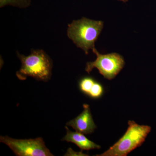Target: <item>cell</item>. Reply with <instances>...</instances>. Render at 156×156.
<instances>
[{
    "label": "cell",
    "mask_w": 156,
    "mask_h": 156,
    "mask_svg": "<svg viewBox=\"0 0 156 156\" xmlns=\"http://www.w3.org/2000/svg\"><path fill=\"white\" fill-rule=\"evenodd\" d=\"M104 22L83 17L69 24L67 35L78 48L88 54L95 48V43L103 29Z\"/></svg>",
    "instance_id": "cell-1"
},
{
    "label": "cell",
    "mask_w": 156,
    "mask_h": 156,
    "mask_svg": "<svg viewBox=\"0 0 156 156\" xmlns=\"http://www.w3.org/2000/svg\"><path fill=\"white\" fill-rule=\"evenodd\" d=\"M22 66L16 73L21 80L31 77L38 80L47 81L51 75L52 63L50 58L42 50H34L28 56L18 53Z\"/></svg>",
    "instance_id": "cell-2"
},
{
    "label": "cell",
    "mask_w": 156,
    "mask_h": 156,
    "mask_svg": "<svg viewBox=\"0 0 156 156\" xmlns=\"http://www.w3.org/2000/svg\"><path fill=\"white\" fill-rule=\"evenodd\" d=\"M124 135L108 150L98 156H126L136 148L140 146L151 132L150 126L139 125L129 121Z\"/></svg>",
    "instance_id": "cell-3"
},
{
    "label": "cell",
    "mask_w": 156,
    "mask_h": 156,
    "mask_svg": "<svg viewBox=\"0 0 156 156\" xmlns=\"http://www.w3.org/2000/svg\"><path fill=\"white\" fill-rule=\"evenodd\" d=\"M97 56L95 61L87 62L86 71L89 73L94 68L105 79L112 80L122 69L125 65V60L119 53H114L101 54L95 48L92 50Z\"/></svg>",
    "instance_id": "cell-4"
},
{
    "label": "cell",
    "mask_w": 156,
    "mask_h": 156,
    "mask_svg": "<svg viewBox=\"0 0 156 156\" xmlns=\"http://www.w3.org/2000/svg\"><path fill=\"white\" fill-rule=\"evenodd\" d=\"M1 142L8 145L16 156H53L41 137L35 139H17L1 136Z\"/></svg>",
    "instance_id": "cell-5"
},
{
    "label": "cell",
    "mask_w": 156,
    "mask_h": 156,
    "mask_svg": "<svg viewBox=\"0 0 156 156\" xmlns=\"http://www.w3.org/2000/svg\"><path fill=\"white\" fill-rule=\"evenodd\" d=\"M83 111L75 119L69 121L66 126L71 127L76 131L83 134H92L96 128L89 105L84 104Z\"/></svg>",
    "instance_id": "cell-6"
},
{
    "label": "cell",
    "mask_w": 156,
    "mask_h": 156,
    "mask_svg": "<svg viewBox=\"0 0 156 156\" xmlns=\"http://www.w3.org/2000/svg\"><path fill=\"white\" fill-rule=\"evenodd\" d=\"M65 128L67 133L62 139L63 141L75 144L82 151L100 148V146L89 140L86 136H84L83 134L76 131V132L71 131L66 126Z\"/></svg>",
    "instance_id": "cell-7"
},
{
    "label": "cell",
    "mask_w": 156,
    "mask_h": 156,
    "mask_svg": "<svg viewBox=\"0 0 156 156\" xmlns=\"http://www.w3.org/2000/svg\"><path fill=\"white\" fill-rule=\"evenodd\" d=\"M30 0H0V7L7 5L19 7L20 8H27L30 5Z\"/></svg>",
    "instance_id": "cell-8"
},
{
    "label": "cell",
    "mask_w": 156,
    "mask_h": 156,
    "mask_svg": "<svg viewBox=\"0 0 156 156\" xmlns=\"http://www.w3.org/2000/svg\"><path fill=\"white\" fill-rule=\"evenodd\" d=\"M95 81L92 78L87 77L82 79L80 82V88L82 92L88 95Z\"/></svg>",
    "instance_id": "cell-9"
},
{
    "label": "cell",
    "mask_w": 156,
    "mask_h": 156,
    "mask_svg": "<svg viewBox=\"0 0 156 156\" xmlns=\"http://www.w3.org/2000/svg\"><path fill=\"white\" fill-rule=\"evenodd\" d=\"M103 93V88L99 83L95 82L88 94L90 97L97 98L101 97Z\"/></svg>",
    "instance_id": "cell-10"
},
{
    "label": "cell",
    "mask_w": 156,
    "mask_h": 156,
    "mask_svg": "<svg viewBox=\"0 0 156 156\" xmlns=\"http://www.w3.org/2000/svg\"><path fill=\"white\" fill-rule=\"evenodd\" d=\"M118 1H122L123 2L126 3L128 2V0H118Z\"/></svg>",
    "instance_id": "cell-11"
}]
</instances>
